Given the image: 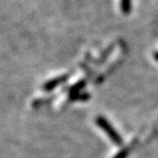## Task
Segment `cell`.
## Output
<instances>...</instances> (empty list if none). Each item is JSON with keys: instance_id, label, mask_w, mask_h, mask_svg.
Segmentation results:
<instances>
[{"instance_id": "obj_6", "label": "cell", "mask_w": 158, "mask_h": 158, "mask_svg": "<svg viewBox=\"0 0 158 158\" xmlns=\"http://www.w3.org/2000/svg\"><path fill=\"white\" fill-rule=\"evenodd\" d=\"M153 56H154V59H155V61L158 62V52H154Z\"/></svg>"}, {"instance_id": "obj_4", "label": "cell", "mask_w": 158, "mask_h": 158, "mask_svg": "<svg viewBox=\"0 0 158 158\" xmlns=\"http://www.w3.org/2000/svg\"><path fill=\"white\" fill-rule=\"evenodd\" d=\"M84 84H85V81H84V80L78 81L76 84L73 85V86L71 87V94H77V91H78L79 89H81V88L84 86Z\"/></svg>"}, {"instance_id": "obj_1", "label": "cell", "mask_w": 158, "mask_h": 158, "mask_svg": "<svg viewBox=\"0 0 158 158\" xmlns=\"http://www.w3.org/2000/svg\"><path fill=\"white\" fill-rule=\"evenodd\" d=\"M96 122H97V124L108 135V137L110 138V140H111L113 143L118 145V146L122 144V139L120 138L118 132L113 128V126L110 124V122L106 118H104L103 116H99V117H97Z\"/></svg>"}, {"instance_id": "obj_5", "label": "cell", "mask_w": 158, "mask_h": 158, "mask_svg": "<svg viewBox=\"0 0 158 158\" xmlns=\"http://www.w3.org/2000/svg\"><path fill=\"white\" fill-rule=\"evenodd\" d=\"M128 154V150L125 149V150H122L121 152L117 154V156H116L115 158H126V156H127Z\"/></svg>"}, {"instance_id": "obj_2", "label": "cell", "mask_w": 158, "mask_h": 158, "mask_svg": "<svg viewBox=\"0 0 158 158\" xmlns=\"http://www.w3.org/2000/svg\"><path fill=\"white\" fill-rule=\"evenodd\" d=\"M67 79H68V75H61V76L55 77V78L50 79V80H48V81H46L45 83L43 84L42 88L46 91L52 90V89H55L56 87L60 86L62 83H64Z\"/></svg>"}, {"instance_id": "obj_3", "label": "cell", "mask_w": 158, "mask_h": 158, "mask_svg": "<svg viewBox=\"0 0 158 158\" xmlns=\"http://www.w3.org/2000/svg\"><path fill=\"white\" fill-rule=\"evenodd\" d=\"M132 0H120V10L123 15H127L131 12Z\"/></svg>"}]
</instances>
